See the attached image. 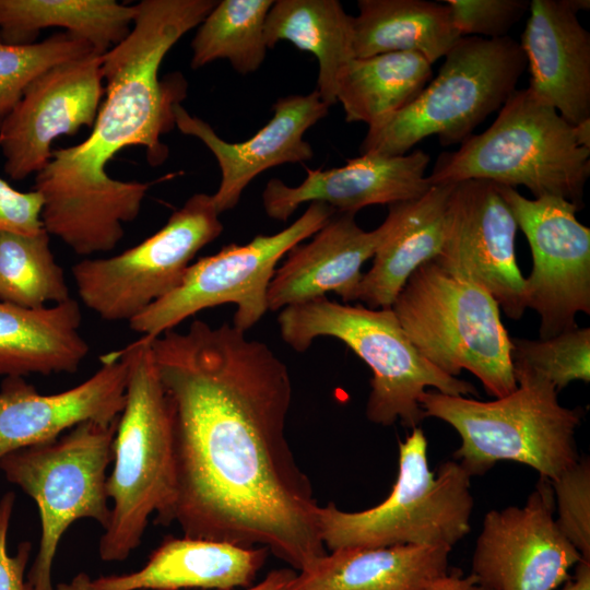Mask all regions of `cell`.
Segmentation results:
<instances>
[{
    "label": "cell",
    "mask_w": 590,
    "mask_h": 590,
    "mask_svg": "<svg viewBox=\"0 0 590 590\" xmlns=\"http://www.w3.org/2000/svg\"><path fill=\"white\" fill-rule=\"evenodd\" d=\"M496 186L531 249L524 297L540 317V340L578 327L576 316L590 314V228L577 220L580 209L559 197L528 199Z\"/></svg>",
    "instance_id": "13"
},
{
    "label": "cell",
    "mask_w": 590,
    "mask_h": 590,
    "mask_svg": "<svg viewBox=\"0 0 590 590\" xmlns=\"http://www.w3.org/2000/svg\"><path fill=\"white\" fill-rule=\"evenodd\" d=\"M551 482L540 479L521 507L488 511L472 555L483 590H556L582 557L554 517Z\"/></svg>",
    "instance_id": "14"
},
{
    "label": "cell",
    "mask_w": 590,
    "mask_h": 590,
    "mask_svg": "<svg viewBox=\"0 0 590 590\" xmlns=\"http://www.w3.org/2000/svg\"><path fill=\"white\" fill-rule=\"evenodd\" d=\"M91 52L95 51L87 42L69 32L56 33L31 45H9L0 37V125L37 75Z\"/></svg>",
    "instance_id": "32"
},
{
    "label": "cell",
    "mask_w": 590,
    "mask_h": 590,
    "mask_svg": "<svg viewBox=\"0 0 590 590\" xmlns=\"http://www.w3.org/2000/svg\"><path fill=\"white\" fill-rule=\"evenodd\" d=\"M134 16L135 4L114 0H0V37L31 45L42 30L61 27L104 55L128 36Z\"/></svg>",
    "instance_id": "28"
},
{
    "label": "cell",
    "mask_w": 590,
    "mask_h": 590,
    "mask_svg": "<svg viewBox=\"0 0 590 590\" xmlns=\"http://www.w3.org/2000/svg\"><path fill=\"white\" fill-rule=\"evenodd\" d=\"M121 351L128 377L107 476L111 506L98 543L103 562L127 559L141 544L152 515L156 523L170 524L176 493L172 406L150 340L142 337Z\"/></svg>",
    "instance_id": "3"
},
{
    "label": "cell",
    "mask_w": 590,
    "mask_h": 590,
    "mask_svg": "<svg viewBox=\"0 0 590 590\" xmlns=\"http://www.w3.org/2000/svg\"><path fill=\"white\" fill-rule=\"evenodd\" d=\"M391 309L416 350L445 374L465 369L495 399L517 388L511 338L497 302L479 284L432 260L413 272Z\"/></svg>",
    "instance_id": "7"
},
{
    "label": "cell",
    "mask_w": 590,
    "mask_h": 590,
    "mask_svg": "<svg viewBox=\"0 0 590 590\" xmlns=\"http://www.w3.org/2000/svg\"><path fill=\"white\" fill-rule=\"evenodd\" d=\"M434 472L421 426L399 442L396 483L380 504L345 511L333 503L320 506L318 524L326 548L430 545L452 548L470 532L474 499L471 475L456 460Z\"/></svg>",
    "instance_id": "8"
},
{
    "label": "cell",
    "mask_w": 590,
    "mask_h": 590,
    "mask_svg": "<svg viewBox=\"0 0 590 590\" xmlns=\"http://www.w3.org/2000/svg\"><path fill=\"white\" fill-rule=\"evenodd\" d=\"M285 343L305 352L319 337L347 345L373 373L366 417L378 425L397 421L409 428L425 418L420 398L426 388L449 396H477L469 381L452 377L428 362L410 341L391 308L341 304L322 296L283 308L278 316Z\"/></svg>",
    "instance_id": "6"
},
{
    "label": "cell",
    "mask_w": 590,
    "mask_h": 590,
    "mask_svg": "<svg viewBox=\"0 0 590 590\" xmlns=\"http://www.w3.org/2000/svg\"><path fill=\"white\" fill-rule=\"evenodd\" d=\"M117 422L81 423L55 440L0 457L7 480L37 505L42 533L27 580L33 590H54L52 565L62 535L76 520L106 528L110 517L107 468Z\"/></svg>",
    "instance_id": "10"
},
{
    "label": "cell",
    "mask_w": 590,
    "mask_h": 590,
    "mask_svg": "<svg viewBox=\"0 0 590 590\" xmlns=\"http://www.w3.org/2000/svg\"><path fill=\"white\" fill-rule=\"evenodd\" d=\"M451 550L430 545L340 548L298 571L286 590H432L448 573Z\"/></svg>",
    "instance_id": "23"
},
{
    "label": "cell",
    "mask_w": 590,
    "mask_h": 590,
    "mask_svg": "<svg viewBox=\"0 0 590 590\" xmlns=\"http://www.w3.org/2000/svg\"><path fill=\"white\" fill-rule=\"evenodd\" d=\"M589 175L590 150L578 144L574 126L527 87L509 96L484 132L440 154L427 177L432 186H524L534 198L559 197L581 209Z\"/></svg>",
    "instance_id": "5"
},
{
    "label": "cell",
    "mask_w": 590,
    "mask_h": 590,
    "mask_svg": "<svg viewBox=\"0 0 590 590\" xmlns=\"http://www.w3.org/2000/svg\"><path fill=\"white\" fill-rule=\"evenodd\" d=\"M556 522L580 553L590 562V462L580 458L574 465L551 482Z\"/></svg>",
    "instance_id": "34"
},
{
    "label": "cell",
    "mask_w": 590,
    "mask_h": 590,
    "mask_svg": "<svg viewBox=\"0 0 590 590\" xmlns=\"http://www.w3.org/2000/svg\"><path fill=\"white\" fill-rule=\"evenodd\" d=\"M215 0H143L128 36L102 55L105 99L91 134L55 150L36 174L44 229L79 256L113 250L123 223L140 213L149 185L111 178L106 165L121 150L143 146L151 165L167 158L161 137L175 127L174 106L186 95L180 74L162 81L158 71L172 47L200 25Z\"/></svg>",
    "instance_id": "2"
},
{
    "label": "cell",
    "mask_w": 590,
    "mask_h": 590,
    "mask_svg": "<svg viewBox=\"0 0 590 590\" xmlns=\"http://www.w3.org/2000/svg\"><path fill=\"white\" fill-rule=\"evenodd\" d=\"M295 575L293 568L273 569L258 585L247 590H286Z\"/></svg>",
    "instance_id": "39"
},
{
    "label": "cell",
    "mask_w": 590,
    "mask_h": 590,
    "mask_svg": "<svg viewBox=\"0 0 590 590\" xmlns=\"http://www.w3.org/2000/svg\"><path fill=\"white\" fill-rule=\"evenodd\" d=\"M354 215L334 213L310 241L298 244L287 252L269 284L268 310H282L327 296L329 292H334L345 304L357 300L362 267L374 257L393 219L388 213L376 229L364 231Z\"/></svg>",
    "instance_id": "20"
},
{
    "label": "cell",
    "mask_w": 590,
    "mask_h": 590,
    "mask_svg": "<svg viewBox=\"0 0 590 590\" xmlns=\"http://www.w3.org/2000/svg\"><path fill=\"white\" fill-rule=\"evenodd\" d=\"M43 204L36 190L21 192L0 178V232L31 235L43 231Z\"/></svg>",
    "instance_id": "36"
},
{
    "label": "cell",
    "mask_w": 590,
    "mask_h": 590,
    "mask_svg": "<svg viewBox=\"0 0 590 590\" xmlns=\"http://www.w3.org/2000/svg\"><path fill=\"white\" fill-rule=\"evenodd\" d=\"M460 37L502 38L529 11L527 0H446Z\"/></svg>",
    "instance_id": "35"
},
{
    "label": "cell",
    "mask_w": 590,
    "mask_h": 590,
    "mask_svg": "<svg viewBox=\"0 0 590 590\" xmlns=\"http://www.w3.org/2000/svg\"><path fill=\"white\" fill-rule=\"evenodd\" d=\"M272 0H222L205 16L192 39L191 68L219 59L246 75L257 71L267 54L264 23Z\"/></svg>",
    "instance_id": "30"
},
{
    "label": "cell",
    "mask_w": 590,
    "mask_h": 590,
    "mask_svg": "<svg viewBox=\"0 0 590 590\" xmlns=\"http://www.w3.org/2000/svg\"><path fill=\"white\" fill-rule=\"evenodd\" d=\"M14 502L15 495L12 492L5 493L0 499V590H33L30 581L25 580L32 544L27 541L20 543L13 556L7 550Z\"/></svg>",
    "instance_id": "37"
},
{
    "label": "cell",
    "mask_w": 590,
    "mask_h": 590,
    "mask_svg": "<svg viewBox=\"0 0 590 590\" xmlns=\"http://www.w3.org/2000/svg\"><path fill=\"white\" fill-rule=\"evenodd\" d=\"M102 55L60 62L37 75L0 125L4 172L13 180L38 173L51 158V144L93 127L105 85Z\"/></svg>",
    "instance_id": "16"
},
{
    "label": "cell",
    "mask_w": 590,
    "mask_h": 590,
    "mask_svg": "<svg viewBox=\"0 0 590 590\" xmlns=\"http://www.w3.org/2000/svg\"><path fill=\"white\" fill-rule=\"evenodd\" d=\"M437 76L401 110L368 127L361 152L406 154L425 138L462 143L516 91L527 60L517 43L461 37L444 57Z\"/></svg>",
    "instance_id": "9"
},
{
    "label": "cell",
    "mask_w": 590,
    "mask_h": 590,
    "mask_svg": "<svg viewBox=\"0 0 590 590\" xmlns=\"http://www.w3.org/2000/svg\"><path fill=\"white\" fill-rule=\"evenodd\" d=\"M512 365L551 382L557 392L570 382L590 381V329L576 327L545 340L511 338Z\"/></svg>",
    "instance_id": "33"
},
{
    "label": "cell",
    "mask_w": 590,
    "mask_h": 590,
    "mask_svg": "<svg viewBox=\"0 0 590 590\" xmlns=\"http://www.w3.org/2000/svg\"><path fill=\"white\" fill-rule=\"evenodd\" d=\"M517 229L495 182L470 179L455 184L447 203L444 244L433 260L485 288L514 320L527 309L524 278L516 257Z\"/></svg>",
    "instance_id": "15"
},
{
    "label": "cell",
    "mask_w": 590,
    "mask_h": 590,
    "mask_svg": "<svg viewBox=\"0 0 590 590\" xmlns=\"http://www.w3.org/2000/svg\"><path fill=\"white\" fill-rule=\"evenodd\" d=\"M432 63L416 52L354 58L338 86L347 122L369 126L412 103L432 78Z\"/></svg>",
    "instance_id": "29"
},
{
    "label": "cell",
    "mask_w": 590,
    "mask_h": 590,
    "mask_svg": "<svg viewBox=\"0 0 590 590\" xmlns=\"http://www.w3.org/2000/svg\"><path fill=\"white\" fill-rule=\"evenodd\" d=\"M574 133L578 144L590 150V119L574 126Z\"/></svg>",
    "instance_id": "42"
},
{
    "label": "cell",
    "mask_w": 590,
    "mask_h": 590,
    "mask_svg": "<svg viewBox=\"0 0 590 590\" xmlns=\"http://www.w3.org/2000/svg\"><path fill=\"white\" fill-rule=\"evenodd\" d=\"M329 107L317 90L279 98L270 121L238 143L224 141L208 122L191 116L180 103L175 104L173 113L179 131L198 138L217 161L222 177L212 199L221 214L234 209L246 187L268 168L309 161L314 151L304 134L328 115Z\"/></svg>",
    "instance_id": "18"
},
{
    "label": "cell",
    "mask_w": 590,
    "mask_h": 590,
    "mask_svg": "<svg viewBox=\"0 0 590 590\" xmlns=\"http://www.w3.org/2000/svg\"><path fill=\"white\" fill-rule=\"evenodd\" d=\"M222 232L212 194L196 193L137 246L75 263L71 272L79 296L103 320L130 322L174 291L199 250Z\"/></svg>",
    "instance_id": "12"
},
{
    "label": "cell",
    "mask_w": 590,
    "mask_h": 590,
    "mask_svg": "<svg viewBox=\"0 0 590 590\" xmlns=\"http://www.w3.org/2000/svg\"><path fill=\"white\" fill-rule=\"evenodd\" d=\"M54 590H94L92 586V578L84 571H81L73 576L71 580L67 582H59L54 587Z\"/></svg>",
    "instance_id": "41"
},
{
    "label": "cell",
    "mask_w": 590,
    "mask_h": 590,
    "mask_svg": "<svg viewBox=\"0 0 590 590\" xmlns=\"http://www.w3.org/2000/svg\"><path fill=\"white\" fill-rule=\"evenodd\" d=\"M268 548L209 539L168 536L128 574L92 579L94 590H233L249 586Z\"/></svg>",
    "instance_id": "22"
},
{
    "label": "cell",
    "mask_w": 590,
    "mask_h": 590,
    "mask_svg": "<svg viewBox=\"0 0 590 590\" xmlns=\"http://www.w3.org/2000/svg\"><path fill=\"white\" fill-rule=\"evenodd\" d=\"M353 17L355 58L416 52L432 64L461 38L449 7L426 0H358Z\"/></svg>",
    "instance_id": "27"
},
{
    "label": "cell",
    "mask_w": 590,
    "mask_h": 590,
    "mask_svg": "<svg viewBox=\"0 0 590 590\" xmlns=\"http://www.w3.org/2000/svg\"><path fill=\"white\" fill-rule=\"evenodd\" d=\"M101 368L78 386L42 394L23 377H4L0 388V457L57 439L74 426L118 421L126 400L128 365L122 351L101 358Z\"/></svg>",
    "instance_id": "17"
},
{
    "label": "cell",
    "mask_w": 590,
    "mask_h": 590,
    "mask_svg": "<svg viewBox=\"0 0 590 590\" xmlns=\"http://www.w3.org/2000/svg\"><path fill=\"white\" fill-rule=\"evenodd\" d=\"M228 322L150 340L173 415L170 523L184 535L263 546L304 570L328 552L312 484L286 438V364Z\"/></svg>",
    "instance_id": "1"
},
{
    "label": "cell",
    "mask_w": 590,
    "mask_h": 590,
    "mask_svg": "<svg viewBox=\"0 0 590 590\" xmlns=\"http://www.w3.org/2000/svg\"><path fill=\"white\" fill-rule=\"evenodd\" d=\"M560 590H590V562L580 560L574 576L563 583Z\"/></svg>",
    "instance_id": "40"
},
{
    "label": "cell",
    "mask_w": 590,
    "mask_h": 590,
    "mask_svg": "<svg viewBox=\"0 0 590 590\" xmlns=\"http://www.w3.org/2000/svg\"><path fill=\"white\" fill-rule=\"evenodd\" d=\"M520 47L528 88L571 126L590 119V34L573 0H532Z\"/></svg>",
    "instance_id": "21"
},
{
    "label": "cell",
    "mask_w": 590,
    "mask_h": 590,
    "mask_svg": "<svg viewBox=\"0 0 590 590\" xmlns=\"http://www.w3.org/2000/svg\"><path fill=\"white\" fill-rule=\"evenodd\" d=\"M432 590H483L476 579L470 575H463L453 569L442 576Z\"/></svg>",
    "instance_id": "38"
},
{
    "label": "cell",
    "mask_w": 590,
    "mask_h": 590,
    "mask_svg": "<svg viewBox=\"0 0 590 590\" xmlns=\"http://www.w3.org/2000/svg\"><path fill=\"white\" fill-rule=\"evenodd\" d=\"M70 291L56 262L49 234L0 232V300L25 308L68 300Z\"/></svg>",
    "instance_id": "31"
},
{
    "label": "cell",
    "mask_w": 590,
    "mask_h": 590,
    "mask_svg": "<svg viewBox=\"0 0 590 590\" xmlns=\"http://www.w3.org/2000/svg\"><path fill=\"white\" fill-rule=\"evenodd\" d=\"M429 160L423 150L394 156L363 153L341 167L307 169L304 181L295 187L273 178L262 192L263 208L269 217L287 221L307 202L355 214L369 205L411 201L432 187L426 176Z\"/></svg>",
    "instance_id": "19"
},
{
    "label": "cell",
    "mask_w": 590,
    "mask_h": 590,
    "mask_svg": "<svg viewBox=\"0 0 590 590\" xmlns=\"http://www.w3.org/2000/svg\"><path fill=\"white\" fill-rule=\"evenodd\" d=\"M453 186H432L417 199L388 205L393 225L363 274L357 300L373 309L391 308L413 272L439 255Z\"/></svg>",
    "instance_id": "24"
},
{
    "label": "cell",
    "mask_w": 590,
    "mask_h": 590,
    "mask_svg": "<svg viewBox=\"0 0 590 590\" xmlns=\"http://www.w3.org/2000/svg\"><path fill=\"white\" fill-rule=\"evenodd\" d=\"M512 369L517 388L505 397L480 401L425 391L420 405L425 417L444 421L459 434L453 458L471 476L514 461L553 482L580 459L576 432L581 411L563 406L546 379L523 366Z\"/></svg>",
    "instance_id": "4"
},
{
    "label": "cell",
    "mask_w": 590,
    "mask_h": 590,
    "mask_svg": "<svg viewBox=\"0 0 590 590\" xmlns=\"http://www.w3.org/2000/svg\"><path fill=\"white\" fill-rule=\"evenodd\" d=\"M73 299L25 308L0 300V375L73 374L88 353Z\"/></svg>",
    "instance_id": "25"
},
{
    "label": "cell",
    "mask_w": 590,
    "mask_h": 590,
    "mask_svg": "<svg viewBox=\"0 0 590 590\" xmlns=\"http://www.w3.org/2000/svg\"><path fill=\"white\" fill-rule=\"evenodd\" d=\"M268 48L292 43L312 54L319 64L317 91L331 106L337 103L339 82L355 58L353 16L337 0H278L264 23Z\"/></svg>",
    "instance_id": "26"
},
{
    "label": "cell",
    "mask_w": 590,
    "mask_h": 590,
    "mask_svg": "<svg viewBox=\"0 0 590 590\" xmlns=\"http://www.w3.org/2000/svg\"><path fill=\"white\" fill-rule=\"evenodd\" d=\"M334 213L324 203L311 202L283 231L257 235L245 245L231 244L200 258L188 267L174 291L128 322L130 329L154 339L203 309L235 304L233 326L246 332L268 311V287L280 259L316 234Z\"/></svg>",
    "instance_id": "11"
}]
</instances>
